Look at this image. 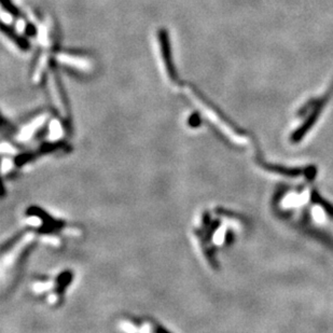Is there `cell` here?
Returning a JSON list of instances; mask_svg holds the SVG:
<instances>
[{"mask_svg": "<svg viewBox=\"0 0 333 333\" xmlns=\"http://www.w3.org/2000/svg\"><path fill=\"white\" fill-rule=\"evenodd\" d=\"M276 211L333 244V206L311 187L287 188L274 199Z\"/></svg>", "mask_w": 333, "mask_h": 333, "instance_id": "1", "label": "cell"}, {"mask_svg": "<svg viewBox=\"0 0 333 333\" xmlns=\"http://www.w3.org/2000/svg\"><path fill=\"white\" fill-rule=\"evenodd\" d=\"M332 95H333V83L330 85L329 89L325 95H322L320 98L316 100V102H314L312 104V107L310 106L308 118L304 120L303 123L300 124V127L298 129L291 133L290 137L292 140L298 141V140L302 139V137L305 136V134L309 132V130H311L313 128V124L315 123V121L317 120V116L320 114L322 108L325 107V105L330 100Z\"/></svg>", "mask_w": 333, "mask_h": 333, "instance_id": "2", "label": "cell"}, {"mask_svg": "<svg viewBox=\"0 0 333 333\" xmlns=\"http://www.w3.org/2000/svg\"><path fill=\"white\" fill-rule=\"evenodd\" d=\"M159 47L161 52V57L163 60V65L165 66V71L167 77L170 80L176 79V71L174 68V62L172 58V50H170V44L168 35L166 31L161 29L159 32Z\"/></svg>", "mask_w": 333, "mask_h": 333, "instance_id": "3", "label": "cell"}, {"mask_svg": "<svg viewBox=\"0 0 333 333\" xmlns=\"http://www.w3.org/2000/svg\"><path fill=\"white\" fill-rule=\"evenodd\" d=\"M57 59L63 63V64H66L69 66H73L79 69H83L86 70L91 66L89 62L87 59L77 57L74 55H70V54H65V53H59L57 55Z\"/></svg>", "mask_w": 333, "mask_h": 333, "instance_id": "4", "label": "cell"}, {"mask_svg": "<svg viewBox=\"0 0 333 333\" xmlns=\"http://www.w3.org/2000/svg\"><path fill=\"white\" fill-rule=\"evenodd\" d=\"M47 62H48L47 54H43V55L40 57V59L38 62L37 68H36V71H35V79L36 80H39L40 79L44 68H46V66H47Z\"/></svg>", "mask_w": 333, "mask_h": 333, "instance_id": "5", "label": "cell"}]
</instances>
